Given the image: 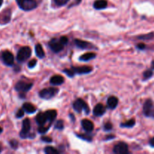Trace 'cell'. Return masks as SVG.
Returning <instances> with one entry per match:
<instances>
[{"mask_svg":"<svg viewBox=\"0 0 154 154\" xmlns=\"http://www.w3.org/2000/svg\"><path fill=\"white\" fill-rule=\"evenodd\" d=\"M108 6V2L106 0H96L93 4V7L96 10H102L105 9Z\"/></svg>","mask_w":154,"mask_h":154,"instance_id":"ac0fdd59","label":"cell"},{"mask_svg":"<svg viewBox=\"0 0 154 154\" xmlns=\"http://www.w3.org/2000/svg\"><path fill=\"white\" fill-rule=\"evenodd\" d=\"M112 124L111 123H105V126H104V129H105V131H110L112 129Z\"/></svg>","mask_w":154,"mask_h":154,"instance_id":"d590c367","label":"cell"},{"mask_svg":"<svg viewBox=\"0 0 154 154\" xmlns=\"http://www.w3.org/2000/svg\"><path fill=\"white\" fill-rule=\"evenodd\" d=\"M50 126H40V127L38 128V132L41 134H44V133H46L48 131L49 129Z\"/></svg>","mask_w":154,"mask_h":154,"instance_id":"1f68e13d","label":"cell"},{"mask_svg":"<svg viewBox=\"0 0 154 154\" xmlns=\"http://www.w3.org/2000/svg\"><path fill=\"white\" fill-rule=\"evenodd\" d=\"M77 137H78V138H81V139H84L85 140V141H92V137L90 136V135H85V134H81V135H77Z\"/></svg>","mask_w":154,"mask_h":154,"instance_id":"83f0119b","label":"cell"},{"mask_svg":"<svg viewBox=\"0 0 154 154\" xmlns=\"http://www.w3.org/2000/svg\"><path fill=\"white\" fill-rule=\"evenodd\" d=\"M18 6L22 10L29 11L37 8V2L35 0H16Z\"/></svg>","mask_w":154,"mask_h":154,"instance_id":"6da1fadb","label":"cell"},{"mask_svg":"<svg viewBox=\"0 0 154 154\" xmlns=\"http://www.w3.org/2000/svg\"><path fill=\"white\" fill-rule=\"evenodd\" d=\"M2 60L5 65L8 66H11L14 65V55L8 51H3L2 54Z\"/></svg>","mask_w":154,"mask_h":154,"instance_id":"9c48e42d","label":"cell"},{"mask_svg":"<svg viewBox=\"0 0 154 154\" xmlns=\"http://www.w3.org/2000/svg\"><path fill=\"white\" fill-rule=\"evenodd\" d=\"M73 108L74 109H75V111H76L77 112L81 113L84 111L87 114H88L90 111V108H89V106L87 105V104L81 99H78L75 102H74Z\"/></svg>","mask_w":154,"mask_h":154,"instance_id":"277c9868","label":"cell"},{"mask_svg":"<svg viewBox=\"0 0 154 154\" xmlns=\"http://www.w3.org/2000/svg\"><path fill=\"white\" fill-rule=\"evenodd\" d=\"M2 2H3V0H0V7H1L2 5Z\"/></svg>","mask_w":154,"mask_h":154,"instance_id":"b9f144b4","label":"cell"},{"mask_svg":"<svg viewBox=\"0 0 154 154\" xmlns=\"http://www.w3.org/2000/svg\"><path fill=\"white\" fill-rule=\"evenodd\" d=\"M143 112L147 117L154 118V105L150 99H147L143 106Z\"/></svg>","mask_w":154,"mask_h":154,"instance_id":"5b68a950","label":"cell"},{"mask_svg":"<svg viewBox=\"0 0 154 154\" xmlns=\"http://www.w3.org/2000/svg\"><path fill=\"white\" fill-rule=\"evenodd\" d=\"M69 0H54V3L57 6H63L69 2Z\"/></svg>","mask_w":154,"mask_h":154,"instance_id":"4dcf8cb0","label":"cell"},{"mask_svg":"<svg viewBox=\"0 0 154 154\" xmlns=\"http://www.w3.org/2000/svg\"><path fill=\"white\" fill-rule=\"evenodd\" d=\"M113 138H114V135H108V137H107L106 138H105V140H109V139H113Z\"/></svg>","mask_w":154,"mask_h":154,"instance_id":"60d3db41","label":"cell"},{"mask_svg":"<svg viewBox=\"0 0 154 154\" xmlns=\"http://www.w3.org/2000/svg\"><path fill=\"white\" fill-rule=\"evenodd\" d=\"M137 48H138V49H140V50H144V49H145L146 46H145V45H144V43H140V44H138V45H137Z\"/></svg>","mask_w":154,"mask_h":154,"instance_id":"f35d334b","label":"cell"},{"mask_svg":"<svg viewBox=\"0 0 154 154\" xmlns=\"http://www.w3.org/2000/svg\"><path fill=\"white\" fill-rule=\"evenodd\" d=\"M63 72H64L65 74H66V75H67L69 78H73L75 75V72H74L72 69H64V70H63Z\"/></svg>","mask_w":154,"mask_h":154,"instance_id":"f546056e","label":"cell"},{"mask_svg":"<svg viewBox=\"0 0 154 154\" xmlns=\"http://www.w3.org/2000/svg\"><path fill=\"white\" fill-rule=\"evenodd\" d=\"M153 75V72L151 70H147L144 72L143 74V80L144 81H147V80L150 79Z\"/></svg>","mask_w":154,"mask_h":154,"instance_id":"484cf974","label":"cell"},{"mask_svg":"<svg viewBox=\"0 0 154 154\" xmlns=\"http://www.w3.org/2000/svg\"><path fill=\"white\" fill-rule=\"evenodd\" d=\"M47 117H48V120L50 122V123H52L57 116V113L56 110H49V111H45Z\"/></svg>","mask_w":154,"mask_h":154,"instance_id":"ffe728a7","label":"cell"},{"mask_svg":"<svg viewBox=\"0 0 154 154\" xmlns=\"http://www.w3.org/2000/svg\"><path fill=\"white\" fill-rule=\"evenodd\" d=\"M3 17H2V19L0 20V22H3L2 23H8L11 19V11L9 10H7L6 11L2 13Z\"/></svg>","mask_w":154,"mask_h":154,"instance_id":"603a6c76","label":"cell"},{"mask_svg":"<svg viewBox=\"0 0 154 154\" xmlns=\"http://www.w3.org/2000/svg\"><path fill=\"white\" fill-rule=\"evenodd\" d=\"M55 128L56 129H59V130H62V129H64V123H63V120H58V121L57 122V123L55 124Z\"/></svg>","mask_w":154,"mask_h":154,"instance_id":"f1b7e54d","label":"cell"},{"mask_svg":"<svg viewBox=\"0 0 154 154\" xmlns=\"http://www.w3.org/2000/svg\"><path fill=\"white\" fill-rule=\"evenodd\" d=\"M106 111V108L102 104H97L93 109V114L96 117H101L104 115Z\"/></svg>","mask_w":154,"mask_h":154,"instance_id":"4fadbf2b","label":"cell"},{"mask_svg":"<svg viewBox=\"0 0 154 154\" xmlns=\"http://www.w3.org/2000/svg\"><path fill=\"white\" fill-rule=\"evenodd\" d=\"M96 57V54H95V53H87V54H84V55L81 56L79 60H81V61L87 62L89 61V60H93V59H94Z\"/></svg>","mask_w":154,"mask_h":154,"instance_id":"44dd1931","label":"cell"},{"mask_svg":"<svg viewBox=\"0 0 154 154\" xmlns=\"http://www.w3.org/2000/svg\"><path fill=\"white\" fill-rule=\"evenodd\" d=\"M32 51L29 47H23L19 50L17 55V60L18 63H24L31 57Z\"/></svg>","mask_w":154,"mask_h":154,"instance_id":"7a4b0ae2","label":"cell"},{"mask_svg":"<svg viewBox=\"0 0 154 154\" xmlns=\"http://www.w3.org/2000/svg\"><path fill=\"white\" fill-rule=\"evenodd\" d=\"M60 41L62 42V43L65 45H66V44L68 43V42H69V40H68V38L66 37V36H63V37L60 38Z\"/></svg>","mask_w":154,"mask_h":154,"instance_id":"74e56055","label":"cell"},{"mask_svg":"<svg viewBox=\"0 0 154 154\" xmlns=\"http://www.w3.org/2000/svg\"><path fill=\"white\" fill-rule=\"evenodd\" d=\"M135 120L134 119H131V120H128V121L125 122V123H121V127H126V128H132L135 126Z\"/></svg>","mask_w":154,"mask_h":154,"instance_id":"cb8c5ba5","label":"cell"},{"mask_svg":"<svg viewBox=\"0 0 154 154\" xmlns=\"http://www.w3.org/2000/svg\"><path fill=\"white\" fill-rule=\"evenodd\" d=\"M81 125L84 130L87 132H92L94 129V125H93V122L89 120H83L81 121Z\"/></svg>","mask_w":154,"mask_h":154,"instance_id":"5bb4252c","label":"cell"},{"mask_svg":"<svg viewBox=\"0 0 154 154\" xmlns=\"http://www.w3.org/2000/svg\"><path fill=\"white\" fill-rule=\"evenodd\" d=\"M150 145L152 147H154V137L150 140Z\"/></svg>","mask_w":154,"mask_h":154,"instance_id":"ab89813d","label":"cell"},{"mask_svg":"<svg viewBox=\"0 0 154 154\" xmlns=\"http://www.w3.org/2000/svg\"><path fill=\"white\" fill-rule=\"evenodd\" d=\"M113 151L117 154H126L129 153V147L125 142H120L114 146Z\"/></svg>","mask_w":154,"mask_h":154,"instance_id":"30bf717a","label":"cell"},{"mask_svg":"<svg viewBox=\"0 0 154 154\" xmlns=\"http://www.w3.org/2000/svg\"><path fill=\"white\" fill-rule=\"evenodd\" d=\"M48 45H49V47L51 49V51H54V53H59L62 51L65 46V45L62 43L60 39L57 38H53L52 40L50 41Z\"/></svg>","mask_w":154,"mask_h":154,"instance_id":"52a82bcc","label":"cell"},{"mask_svg":"<svg viewBox=\"0 0 154 154\" xmlns=\"http://www.w3.org/2000/svg\"><path fill=\"white\" fill-rule=\"evenodd\" d=\"M72 70L75 72V74L78 75H84V74H88L92 72L93 69L90 66H79V67H72Z\"/></svg>","mask_w":154,"mask_h":154,"instance_id":"7c38bea8","label":"cell"},{"mask_svg":"<svg viewBox=\"0 0 154 154\" xmlns=\"http://www.w3.org/2000/svg\"><path fill=\"white\" fill-rule=\"evenodd\" d=\"M152 69H154V61L152 63Z\"/></svg>","mask_w":154,"mask_h":154,"instance_id":"7bdbcfd3","label":"cell"},{"mask_svg":"<svg viewBox=\"0 0 154 154\" xmlns=\"http://www.w3.org/2000/svg\"><path fill=\"white\" fill-rule=\"evenodd\" d=\"M45 152L47 154H58L60 152L53 147H46L45 148Z\"/></svg>","mask_w":154,"mask_h":154,"instance_id":"d4e9b609","label":"cell"},{"mask_svg":"<svg viewBox=\"0 0 154 154\" xmlns=\"http://www.w3.org/2000/svg\"><path fill=\"white\" fill-rule=\"evenodd\" d=\"M23 109L24 110L25 112H26L27 114H33L36 111V108L31 103H29V102H26L23 105Z\"/></svg>","mask_w":154,"mask_h":154,"instance_id":"d6986e66","label":"cell"},{"mask_svg":"<svg viewBox=\"0 0 154 154\" xmlns=\"http://www.w3.org/2000/svg\"><path fill=\"white\" fill-rule=\"evenodd\" d=\"M31 129V123L29 119H25L23 121L22 124V129L21 132H20V136L21 138H26L29 137V132Z\"/></svg>","mask_w":154,"mask_h":154,"instance_id":"ba28073f","label":"cell"},{"mask_svg":"<svg viewBox=\"0 0 154 154\" xmlns=\"http://www.w3.org/2000/svg\"><path fill=\"white\" fill-rule=\"evenodd\" d=\"M154 37V33H149V34L144 35L138 36V38L141 39V40H150L151 38H153Z\"/></svg>","mask_w":154,"mask_h":154,"instance_id":"4316f807","label":"cell"},{"mask_svg":"<svg viewBox=\"0 0 154 154\" xmlns=\"http://www.w3.org/2000/svg\"><path fill=\"white\" fill-rule=\"evenodd\" d=\"M2 132V128L0 127V134H1Z\"/></svg>","mask_w":154,"mask_h":154,"instance_id":"ee69618b","label":"cell"},{"mask_svg":"<svg viewBox=\"0 0 154 154\" xmlns=\"http://www.w3.org/2000/svg\"><path fill=\"white\" fill-rule=\"evenodd\" d=\"M59 90L54 87H49V88H45L41 90L39 92V96L43 99H51L56 96L58 93Z\"/></svg>","mask_w":154,"mask_h":154,"instance_id":"3957f363","label":"cell"},{"mask_svg":"<svg viewBox=\"0 0 154 154\" xmlns=\"http://www.w3.org/2000/svg\"><path fill=\"white\" fill-rule=\"evenodd\" d=\"M35 120L36 123H37L39 126H44V125L45 124V123H46L47 121H48V117H47L45 112L38 114L37 116H36Z\"/></svg>","mask_w":154,"mask_h":154,"instance_id":"2e32d148","label":"cell"},{"mask_svg":"<svg viewBox=\"0 0 154 154\" xmlns=\"http://www.w3.org/2000/svg\"><path fill=\"white\" fill-rule=\"evenodd\" d=\"M75 44L78 48H81V49L91 50L96 48V47H94V45H92L91 43L88 42H85V41H82L81 39H75Z\"/></svg>","mask_w":154,"mask_h":154,"instance_id":"8fae6325","label":"cell"},{"mask_svg":"<svg viewBox=\"0 0 154 154\" xmlns=\"http://www.w3.org/2000/svg\"><path fill=\"white\" fill-rule=\"evenodd\" d=\"M64 78L61 75H54L50 80V82L52 85L57 86V85H61L64 83Z\"/></svg>","mask_w":154,"mask_h":154,"instance_id":"9a60e30c","label":"cell"},{"mask_svg":"<svg viewBox=\"0 0 154 154\" xmlns=\"http://www.w3.org/2000/svg\"><path fill=\"white\" fill-rule=\"evenodd\" d=\"M42 141H44V142L51 143V142H52V138H50V137H48V136H44L42 138Z\"/></svg>","mask_w":154,"mask_h":154,"instance_id":"8d00e7d4","label":"cell"},{"mask_svg":"<svg viewBox=\"0 0 154 154\" xmlns=\"http://www.w3.org/2000/svg\"><path fill=\"white\" fill-rule=\"evenodd\" d=\"M36 63H37V60H35V59L34 60H30L28 63V67L29 68V69H33V68L36 66Z\"/></svg>","mask_w":154,"mask_h":154,"instance_id":"d6a6232c","label":"cell"},{"mask_svg":"<svg viewBox=\"0 0 154 154\" xmlns=\"http://www.w3.org/2000/svg\"><path fill=\"white\" fill-rule=\"evenodd\" d=\"M0 152H1V147H0Z\"/></svg>","mask_w":154,"mask_h":154,"instance_id":"f6af8a7d","label":"cell"},{"mask_svg":"<svg viewBox=\"0 0 154 154\" xmlns=\"http://www.w3.org/2000/svg\"><path fill=\"white\" fill-rule=\"evenodd\" d=\"M24 115V110L23 109H20L18 110V111L16 114V117L17 118H21V117H23Z\"/></svg>","mask_w":154,"mask_h":154,"instance_id":"836d02e7","label":"cell"},{"mask_svg":"<svg viewBox=\"0 0 154 154\" xmlns=\"http://www.w3.org/2000/svg\"><path fill=\"white\" fill-rule=\"evenodd\" d=\"M10 145L13 149H16L18 147V142L16 140H12L10 141Z\"/></svg>","mask_w":154,"mask_h":154,"instance_id":"e575fe53","label":"cell"},{"mask_svg":"<svg viewBox=\"0 0 154 154\" xmlns=\"http://www.w3.org/2000/svg\"><path fill=\"white\" fill-rule=\"evenodd\" d=\"M33 84L32 83H26L25 81H18L15 85V90L19 92L20 94H24L29 91L30 89L32 88Z\"/></svg>","mask_w":154,"mask_h":154,"instance_id":"8992f818","label":"cell"},{"mask_svg":"<svg viewBox=\"0 0 154 154\" xmlns=\"http://www.w3.org/2000/svg\"><path fill=\"white\" fill-rule=\"evenodd\" d=\"M35 49L36 56H37L38 58L42 59L45 57V51H44L43 48H42V46L40 45V44H38V45L35 46Z\"/></svg>","mask_w":154,"mask_h":154,"instance_id":"7402d4cb","label":"cell"},{"mask_svg":"<svg viewBox=\"0 0 154 154\" xmlns=\"http://www.w3.org/2000/svg\"><path fill=\"white\" fill-rule=\"evenodd\" d=\"M118 99L115 96H111L108 99L107 101V105H108V108L110 109H114L118 105Z\"/></svg>","mask_w":154,"mask_h":154,"instance_id":"e0dca14e","label":"cell"}]
</instances>
